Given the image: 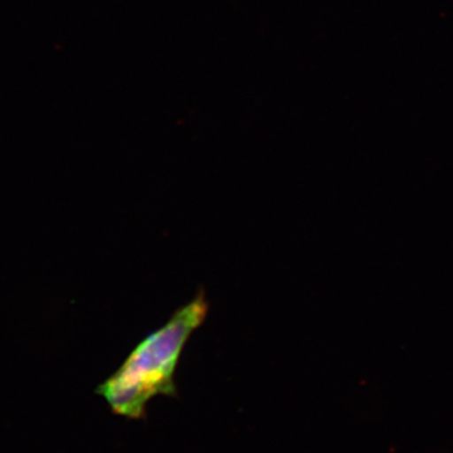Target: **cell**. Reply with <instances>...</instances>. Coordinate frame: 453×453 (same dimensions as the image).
<instances>
[{"instance_id":"1","label":"cell","mask_w":453,"mask_h":453,"mask_svg":"<svg viewBox=\"0 0 453 453\" xmlns=\"http://www.w3.org/2000/svg\"><path fill=\"white\" fill-rule=\"evenodd\" d=\"M204 292L181 306L160 329L149 334L109 380L97 388L113 413L142 419L157 395H177L175 371L188 340L208 314Z\"/></svg>"}]
</instances>
